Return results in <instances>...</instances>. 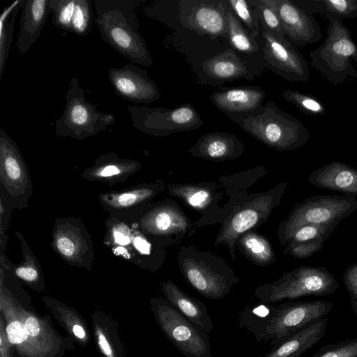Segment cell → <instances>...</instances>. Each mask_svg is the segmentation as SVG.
<instances>
[{"label":"cell","instance_id":"6da1fadb","mask_svg":"<svg viewBox=\"0 0 357 357\" xmlns=\"http://www.w3.org/2000/svg\"><path fill=\"white\" fill-rule=\"evenodd\" d=\"M141 0H94L96 23L101 38L131 63L150 67L153 61L145 40L137 31L135 8Z\"/></svg>","mask_w":357,"mask_h":357},{"label":"cell","instance_id":"7a4b0ae2","mask_svg":"<svg viewBox=\"0 0 357 357\" xmlns=\"http://www.w3.org/2000/svg\"><path fill=\"white\" fill-rule=\"evenodd\" d=\"M225 114L248 134L278 151L296 150L310 139L309 130L303 123L273 101H268L253 112Z\"/></svg>","mask_w":357,"mask_h":357},{"label":"cell","instance_id":"3957f363","mask_svg":"<svg viewBox=\"0 0 357 357\" xmlns=\"http://www.w3.org/2000/svg\"><path fill=\"white\" fill-rule=\"evenodd\" d=\"M186 282L200 295L219 300L239 282L234 270L222 258L192 245H181L176 257Z\"/></svg>","mask_w":357,"mask_h":357},{"label":"cell","instance_id":"277c9868","mask_svg":"<svg viewBox=\"0 0 357 357\" xmlns=\"http://www.w3.org/2000/svg\"><path fill=\"white\" fill-rule=\"evenodd\" d=\"M287 185V181H282L268 191L248 195L221 224L214 246L226 245L231 259L236 261L238 238L268 222L273 211L281 204Z\"/></svg>","mask_w":357,"mask_h":357},{"label":"cell","instance_id":"5b68a950","mask_svg":"<svg viewBox=\"0 0 357 357\" xmlns=\"http://www.w3.org/2000/svg\"><path fill=\"white\" fill-rule=\"evenodd\" d=\"M309 56L311 66L332 84L357 78V45L342 20L328 22L324 43Z\"/></svg>","mask_w":357,"mask_h":357},{"label":"cell","instance_id":"8992f818","mask_svg":"<svg viewBox=\"0 0 357 357\" xmlns=\"http://www.w3.org/2000/svg\"><path fill=\"white\" fill-rule=\"evenodd\" d=\"M357 209V199L350 195H316L305 199L293 208L279 225L278 236L285 245L295 231L307 225L336 227Z\"/></svg>","mask_w":357,"mask_h":357},{"label":"cell","instance_id":"52a82bcc","mask_svg":"<svg viewBox=\"0 0 357 357\" xmlns=\"http://www.w3.org/2000/svg\"><path fill=\"white\" fill-rule=\"evenodd\" d=\"M338 288L337 281L325 268L301 266L258 286L254 296L261 302L273 303L306 296H327Z\"/></svg>","mask_w":357,"mask_h":357},{"label":"cell","instance_id":"ba28073f","mask_svg":"<svg viewBox=\"0 0 357 357\" xmlns=\"http://www.w3.org/2000/svg\"><path fill=\"white\" fill-rule=\"evenodd\" d=\"M65 102L63 114L55 121V132L59 137L82 140L106 130L115 122L112 114L101 112L87 101L76 77L69 82Z\"/></svg>","mask_w":357,"mask_h":357},{"label":"cell","instance_id":"9c48e42d","mask_svg":"<svg viewBox=\"0 0 357 357\" xmlns=\"http://www.w3.org/2000/svg\"><path fill=\"white\" fill-rule=\"evenodd\" d=\"M128 112L133 128L155 137L198 129L204 125L199 112L190 103L172 109L130 106Z\"/></svg>","mask_w":357,"mask_h":357},{"label":"cell","instance_id":"30bf717a","mask_svg":"<svg viewBox=\"0 0 357 357\" xmlns=\"http://www.w3.org/2000/svg\"><path fill=\"white\" fill-rule=\"evenodd\" d=\"M158 323L167 339L186 357H213L208 333L191 322L167 300L155 301Z\"/></svg>","mask_w":357,"mask_h":357},{"label":"cell","instance_id":"8fae6325","mask_svg":"<svg viewBox=\"0 0 357 357\" xmlns=\"http://www.w3.org/2000/svg\"><path fill=\"white\" fill-rule=\"evenodd\" d=\"M331 303L288 301L276 306L274 317L266 329L263 340L275 345L316 321L324 318L332 310Z\"/></svg>","mask_w":357,"mask_h":357},{"label":"cell","instance_id":"7c38bea8","mask_svg":"<svg viewBox=\"0 0 357 357\" xmlns=\"http://www.w3.org/2000/svg\"><path fill=\"white\" fill-rule=\"evenodd\" d=\"M220 188L218 183L211 181L167 185L171 196L181 199L186 206L202 215L193 222L195 227L222 223V206L220 204L222 192Z\"/></svg>","mask_w":357,"mask_h":357},{"label":"cell","instance_id":"4fadbf2b","mask_svg":"<svg viewBox=\"0 0 357 357\" xmlns=\"http://www.w3.org/2000/svg\"><path fill=\"white\" fill-rule=\"evenodd\" d=\"M139 227L145 234L160 237H173L181 241L192 236L195 227L181 207L167 198L151 204L139 220Z\"/></svg>","mask_w":357,"mask_h":357},{"label":"cell","instance_id":"5bb4252c","mask_svg":"<svg viewBox=\"0 0 357 357\" xmlns=\"http://www.w3.org/2000/svg\"><path fill=\"white\" fill-rule=\"evenodd\" d=\"M261 33L263 52L268 68L288 81L307 82L310 79L308 65L298 48L290 42L281 41L264 29Z\"/></svg>","mask_w":357,"mask_h":357},{"label":"cell","instance_id":"9a60e30c","mask_svg":"<svg viewBox=\"0 0 357 357\" xmlns=\"http://www.w3.org/2000/svg\"><path fill=\"white\" fill-rule=\"evenodd\" d=\"M108 77L116 95L128 101L148 104L160 98L159 89L148 72L133 64L109 68Z\"/></svg>","mask_w":357,"mask_h":357},{"label":"cell","instance_id":"2e32d148","mask_svg":"<svg viewBox=\"0 0 357 357\" xmlns=\"http://www.w3.org/2000/svg\"><path fill=\"white\" fill-rule=\"evenodd\" d=\"M287 39L298 48L320 41L322 33L313 15L292 0H273Z\"/></svg>","mask_w":357,"mask_h":357},{"label":"cell","instance_id":"e0dca14e","mask_svg":"<svg viewBox=\"0 0 357 357\" xmlns=\"http://www.w3.org/2000/svg\"><path fill=\"white\" fill-rule=\"evenodd\" d=\"M226 1H195L185 15V25L200 33L227 38Z\"/></svg>","mask_w":357,"mask_h":357},{"label":"cell","instance_id":"ac0fdd59","mask_svg":"<svg viewBox=\"0 0 357 357\" xmlns=\"http://www.w3.org/2000/svg\"><path fill=\"white\" fill-rule=\"evenodd\" d=\"M245 151V146L237 135L214 132L201 136L188 152L195 158L222 162L235 160Z\"/></svg>","mask_w":357,"mask_h":357},{"label":"cell","instance_id":"d6986e66","mask_svg":"<svg viewBox=\"0 0 357 357\" xmlns=\"http://www.w3.org/2000/svg\"><path fill=\"white\" fill-rule=\"evenodd\" d=\"M266 92L257 86L227 87L213 92L211 102L225 114L250 113L262 107Z\"/></svg>","mask_w":357,"mask_h":357},{"label":"cell","instance_id":"ffe728a7","mask_svg":"<svg viewBox=\"0 0 357 357\" xmlns=\"http://www.w3.org/2000/svg\"><path fill=\"white\" fill-rule=\"evenodd\" d=\"M50 0H23L17 40V49L21 54L27 52L38 39L46 24Z\"/></svg>","mask_w":357,"mask_h":357},{"label":"cell","instance_id":"44dd1931","mask_svg":"<svg viewBox=\"0 0 357 357\" xmlns=\"http://www.w3.org/2000/svg\"><path fill=\"white\" fill-rule=\"evenodd\" d=\"M308 181L317 188L357 195V169L341 162L322 165L310 174Z\"/></svg>","mask_w":357,"mask_h":357},{"label":"cell","instance_id":"7402d4cb","mask_svg":"<svg viewBox=\"0 0 357 357\" xmlns=\"http://www.w3.org/2000/svg\"><path fill=\"white\" fill-rule=\"evenodd\" d=\"M166 300L191 322L210 333L214 325L208 314V309L199 299L186 294L172 280L161 283Z\"/></svg>","mask_w":357,"mask_h":357},{"label":"cell","instance_id":"603a6c76","mask_svg":"<svg viewBox=\"0 0 357 357\" xmlns=\"http://www.w3.org/2000/svg\"><path fill=\"white\" fill-rule=\"evenodd\" d=\"M327 318H321L273 345L262 357H299L324 336Z\"/></svg>","mask_w":357,"mask_h":357},{"label":"cell","instance_id":"cb8c5ba5","mask_svg":"<svg viewBox=\"0 0 357 357\" xmlns=\"http://www.w3.org/2000/svg\"><path fill=\"white\" fill-rule=\"evenodd\" d=\"M166 187L165 181L157 180L128 192L105 195L102 202L107 208L123 210L135 208L144 211L151 204V200L162 193Z\"/></svg>","mask_w":357,"mask_h":357},{"label":"cell","instance_id":"d4e9b609","mask_svg":"<svg viewBox=\"0 0 357 357\" xmlns=\"http://www.w3.org/2000/svg\"><path fill=\"white\" fill-rule=\"evenodd\" d=\"M335 229L307 225L301 227L286 243L284 254L296 259H305L319 251Z\"/></svg>","mask_w":357,"mask_h":357},{"label":"cell","instance_id":"484cf974","mask_svg":"<svg viewBox=\"0 0 357 357\" xmlns=\"http://www.w3.org/2000/svg\"><path fill=\"white\" fill-rule=\"evenodd\" d=\"M204 73L220 81H232L241 78L250 79L248 66L233 49L227 50L209 58L202 63Z\"/></svg>","mask_w":357,"mask_h":357},{"label":"cell","instance_id":"4316f807","mask_svg":"<svg viewBox=\"0 0 357 357\" xmlns=\"http://www.w3.org/2000/svg\"><path fill=\"white\" fill-rule=\"evenodd\" d=\"M241 254L252 264L267 266L276 259L275 252L269 240L257 230L244 233L237 241Z\"/></svg>","mask_w":357,"mask_h":357},{"label":"cell","instance_id":"83f0119b","mask_svg":"<svg viewBox=\"0 0 357 357\" xmlns=\"http://www.w3.org/2000/svg\"><path fill=\"white\" fill-rule=\"evenodd\" d=\"M306 12L319 14L328 22L357 17V0H294Z\"/></svg>","mask_w":357,"mask_h":357},{"label":"cell","instance_id":"f1b7e54d","mask_svg":"<svg viewBox=\"0 0 357 357\" xmlns=\"http://www.w3.org/2000/svg\"><path fill=\"white\" fill-rule=\"evenodd\" d=\"M276 306L272 303L259 301L248 305L238 314V327L245 328L255 337V340H263L266 328L274 317Z\"/></svg>","mask_w":357,"mask_h":357},{"label":"cell","instance_id":"f546056e","mask_svg":"<svg viewBox=\"0 0 357 357\" xmlns=\"http://www.w3.org/2000/svg\"><path fill=\"white\" fill-rule=\"evenodd\" d=\"M266 173V167L261 165L232 175L221 176L218 181L228 197L247 196L248 190Z\"/></svg>","mask_w":357,"mask_h":357},{"label":"cell","instance_id":"4dcf8cb0","mask_svg":"<svg viewBox=\"0 0 357 357\" xmlns=\"http://www.w3.org/2000/svg\"><path fill=\"white\" fill-rule=\"evenodd\" d=\"M227 38L233 50L246 54H251L259 50V44L255 40L259 32H248L229 6L227 12Z\"/></svg>","mask_w":357,"mask_h":357},{"label":"cell","instance_id":"1f68e13d","mask_svg":"<svg viewBox=\"0 0 357 357\" xmlns=\"http://www.w3.org/2000/svg\"><path fill=\"white\" fill-rule=\"evenodd\" d=\"M23 0H15L4 8L0 16V79L3 73L13 37L17 14Z\"/></svg>","mask_w":357,"mask_h":357},{"label":"cell","instance_id":"d6a6232c","mask_svg":"<svg viewBox=\"0 0 357 357\" xmlns=\"http://www.w3.org/2000/svg\"><path fill=\"white\" fill-rule=\"evenodd\" d=\"M256 8L261 29L282 42H289L284 34L273 0H250Z\"/></svg>","mask_w":357,"mask_h":357},{"label":"cell","instance_id":"836d02e7","mask_svg":"<svg viewBox=\"0 0 357 357\" xmlns=\"http://www.w3.org/2000/svg\"><path fill=\"white\" fill-rule=\"evenodd\" d=\"M281 96L305 114L312 116H324L326 114L324 105L313 96L292 89L283 91Z\"/></svg>","mask_w":357,"mask_h":357},{"label":"cell","instance_id":"e575fe53","mask_svg":"<svg viewBox=\"0 0 357 357\" xmlns=\"http://www.w3.org/2000/svg\"><path fill=\"white\" fill-rule=\"evenodd\" d=\"M93 1L76 0L71 32L84 36L89 33L93 22Z\"/></svg>","mask_w":357,"mask_h":357},{"label":"cell","instance_id":"d590c367","mask_svg":"<svg viewBox=\"0 0 357 357\" xmlns=\"http://www.w3.org/2000/svg\"><path fill=\"white\" fill-rule=\"evenodd\" d=\"M227 5L250 33L259 32V20L256 8L250 1L227 0Z\"/></svg>","mask_w":357,"mask_h":357},{"label":"cell","instance_id":"8d00e7d4","mask_svg":"<svg viewBox=\"0 0 357 357\" xmlns=\"http://www.w3.org/2000/svg\"><path fill=\"white\" fill-rule=\"evenodd\" d=\"M76 0H50L52 22L59 29L70 31Z\"/></svg>","mask_w":357,"mask_h":357},{"label":"cell","instance_id":"74e56055","mask_svg":"<svg viewBox=\"0 0 357 357\" xmlns=\"http://www.w3.org/2000/svg\"><path fill=\"white\" fill-rule=\"evenodd\" d=\"M312 357H357V337L323 346Z\"/></svg>","mask_w":357,"mask_h":357},{"label":"cell","instance_id":"f35d334b","mask_svg":"<svg viewBox=\"0 0 357 357\" xmlns=\"http://www.w3.org/2000/svg\"><path fill=\"white\" fill-rule=\"evenodd\" d=\"M8 340L13 344L23 342L28 337V334L24 324L19 321L10 323L6 327Z\"/></svg>","mask_w":357,"mask_h":357},{"label":"cell","instance_id":"ab89813d","mask_svg":"<svg viewBox=\"0 0 357 357\" xmlns=\"http://www.w3.org/2000/svg\"><path fill=\"white\" fill-rule=\"evenodd\" d=\"M56 245L58 251L67 259L73 258L76 255L77 248H78L75 240L68 235H61L57 237Z\"/></svg>","mask_w":357,"mask_h":357},{"label":"cell","instance_id":"60d3db41","mask_svg":"<svg viewBox=\"0 0 357 357\" xmlns=\"http://www.w3.org/2000/svg\"><path fill=\"white\" fill-rule=\"evenodd\" d=\"M130 229L128 226L121 224L112 229V241L114 244L119 245L114 248V250L128 245L130 242Z\"/></svg>","mask_w":357,"mask_h":357},{"label":"cell","instance_id":"b9f144b4","mask_svg":"<svg viewBox=\"0 0 357 357\" xmlns=\"http://www.w3.org/2000/svg\"><path fill=\"white\" fill-rule=\"evenodd\" d=\"M343 282L349 293L357 298V263L350 265L343 275Z\"/></svg>","mask_w":357,"mask_h":357},{"label":"cell","instance_id":"7bdbcfd3","mask_svg":"<svg viewBox=\"0 0 357 357\" xmlns=\"http://www.w3.org/2000/svg\"><path fill=\"white\" fill-rule=\"evenodd\" d=\"M16 275L21 279L32 282L36 280L38 276V271L31 266H22L15 269Z\"/></svg>","mask_w":357,"mask_h":357},{"label":"cell","instance_id":"ee69618b","mask_svg":"<svg viewBox=\"0 0 357 357\" xmlns=\"http://www.w3.org/2000/svg\"><path fill=\"white\" fill-rule=\"evenodd\" d=\"M24 324L29 336L35 337L39 333L40 324L35 317H28Z\"/></svg>","mask_w":357,"mask_h":357},{"label":"cell","instance_id":"f6af8a7d","mask_svg":"<svg viewBox=\"0 0 357 357\" xmlns=\"http://www.w3.org/2000/svg\"><path fill=\"white\" fill-rule=\"evenodd\" d=\"M98 342L104 354L110 357L112 356V350L109 346L108 342H107L105 337L102 333L98 335Z\"/></svg>","mask_w":357,"mask_h":357},{"label":"cell","instance_id":"bcb514c9","mask_svg":"<svg viewBox=\"0 0 357 357\" xmlns=\"http://www.w3.org/2000/svg\"><path fill=\"white\" fill-rule=\"evenodd\" d=\"M73 333L77 337L82 339L85 336V332L79 325H75L73 328Z\"/></svg>","mask_w":357,"mask_h":357},{"label":"cell","instance_id":"7dc6e473","mask_svg":"<svg viewBox=\"0 0 357 357\" xmlns=\"http://www.w3.org/2000/svg\"><path fill=\"white\" fill-rule=\"evenodd\" d=\"M350 301L352 310L354 311V314L357 317V298L353 296H350Z\"/></svg>","mask_w":357,"mask_h":357}]
</instances>
